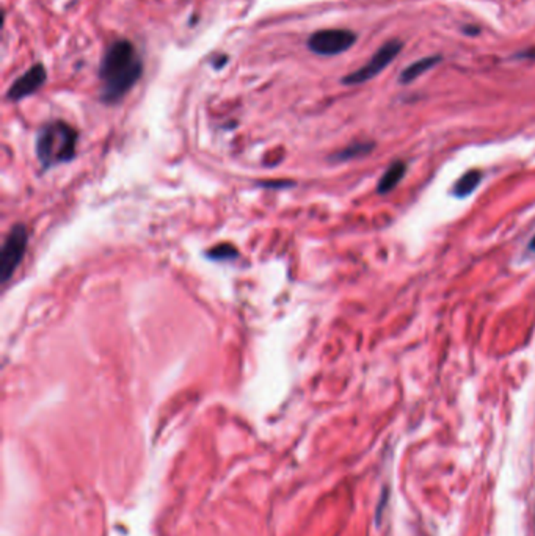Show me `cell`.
Instances as JSON below:
<instances>
[{"label":"cell","instance_id":"obj_1","mask_svg":"<svg viewBox=\"0 0 535 536\" xmlns=\"http://www.w3.org/2000/svg\"><path fill=\"white\" fill-rule=\"evenodd\" d=\"M143 74V62L129 40H117L102 57L99 68L101 99L117 104L128 94Z\"/></svg>","mask_w":535,"mask_h":536},{"label":"cell","instance_id":"obj_2","mask_svg":"<svg viewBox=\"0 0 535 536\" xmlns=\"http://www.w3.org/2000/svg\"><path fill=\"white\" fill-rule=\"evenodd\" d=\"M77 140V130L68 123L52 121L43 126L37 135V155L41 165L52 168L73 160Z\"/></svg>","mask_w":535,"mask_h":536},{"label":"cell","instance_id":"obj_3","mask_svg":"<svg viewBox=\"0 0 535 536\" xmlns=\"http://www.w3.org/2000/svg\"><path fill=\"white\" fill-rule=\"evenodd\" d=\"M28 231L24 225H16L10 229L7 239L0 250V282L10 281L16 268L22 262V257L27 251Z\"/></svg>","mask_w":535,"mask_h":536},{"label":"cell","instance_id":"obj_4","mask_svg":"<svg viewBox=\"0 0 535 536\" xmlns=\"http://www.w3.org/2000/svg\"><path fill=\"white\" fill-rule=\"evenodd\" d=\"M402 51V41L399 40H391L388 43H384L380 49H378L374 57H372L368 63L362 68L350 72L342 79L344 85H359L371 79H374L375 76L380 74L383 69H387L389 63L399 55Z\"/></svg>","mask_w":535,"mask_h":536},{"label":"cell","instance_id":"obj_5","mask_svg":"<svg viewBox=\"0 0 535 536\" xmlns=\"http://www.w3.org/2000/svg\"><path fill=\"white\" fill-rule=\"evenodd\" d=\"M357 43V35L346 28H327L312 33L308 47L317 55H338L350 49Z\"/></svg>","mask_w":535,"mask_h":536},{"label":"cell","instance_id":"obj_6","mask_svg":"<svg viewBox=\"0 0 535 536\" xmlns=\"http://www.w3.org/2000/svg\"><path fill=\"white\" fill-rule=\"evenodd\" d=\"M47 79L44 66L38 63L30 68L27 72H24L21 77L11 83V87L7 92V99L10 101H21L24 98H28L33 93H37L38 89L44 85Z\"/></svg>","mask_w":535,"mask_h":536},{"label":"cell","instance_id":"obj_7","mask_svg":"<svg viewBox=\"0 0 535 536\" xmlns=\"http://www.w3.org/2000/svg\"><path fill=\"white\" fill-rule=\"evenodd\" d=\"M405 173H407V165L404 164V162H394V164L391 165L387 171H384L380 180H378V185H377L378 193H382V195L389 193V191L393 190L396 185H399L402 178L405 176Z\"/></svg>","mask_w":535,"mask_h":536},{"label":"cell","instance_id":"obj_8","mask_svg":"<svg viewBox=\"0 0 535 536\" xmlns=\"http://www.w3.org/2000/svg\"><path fill=\"white\" fill-rule=\"evenodd\" d=\"M440 62H441V57L440 55H430V57H425V58L418 60V62H414L413 64H410V66H408V68H405L404 71H402L400 83H410L413 80H416L419 76H423L424 72L432 69V68H434V66H436Z\"/></svg>","mask_w":535,"mask_h":536},{"label":"cell","instance_id":"obj_9","mask_svg":"<svg viewBox=\"0 0 535 536\" xmlns=\"http://www.w3.org/2000/svg\"><path fill=\"white\" fill-rule=\"evenodd\" d=\"M480 180H482V171L479 170H471L463 174V176L457 180L452 193L459 198H466L470 196L474 190L477 189Z\"/></svg>","mask_w":535,"mask_h":536},{"label":"cell","instance_id":"obj_10","mask_svg":"<svg viewBox=\"0 0 535 536\" xmlns=\"http://www.w3.org/2000/svg\"><path fill=\"white\" fill-rule=\"evenodd\" d=\"M372 144L369 143H355L352 144V146L346 148L344 150H341V153L334 154V160H348V159H353V157H358V155H364L368 154L369 150H372Z\"/></svg>","mask_w":535,"mask_h":536},{"label":"cell","instance_id":"obj_11","mask_svg":"<svg viewBox=\"0 0 535 536\" xmlns=\"http://www.w3.org/2000/svg\"><path fill=\"white\" fill-rule=\"evenodd\" d=\"M209 257L212 259H220V261H225V259H234L237 257V250L234 248L232 245H219L215 246V248L210 250L209 252Z\"/></svg>","mask_w":535,"mask_h":536},{"label":"cell","instance_id":"obj_12","mask_svg":"<svg viewBox=\"0 0 535 536\" xmlns=\"http://www.w3.org/2000/svg\"><path fill=\"white\" fill-rule=\"evenodd\" d=\"M516 58H535V47H531L529 52H520Z\"/></svg>","mask_w":535,"mask_h":536},{"label":"cell","instance_id":"obj_13","mask_svg":"<svg viewBox=\"0 0 535 536\" xmlns=\"http://www.w3.org/2000/svg\"><path fill=\"white\" fill-rule=\"evenodd\" d=\"M465 33H468V35H474V33H479V28H473V27H468V28H465Z\"/></svg>","mask_w":535,"mask_h":536},{"label":"cell","instance_id":"obj_14","mask_svg":"<svg viewBox=\"0 0 535 536\" xmlns=\"http://www.w3.org/2000/svg\"><path fill=\"white\" fill-rule=\"evenodd\" d=\"M529 246H531V250L535 251V237L532 239V242H531V245H529Z\"/></svg>","mask_w":535,"mask_h":536}]
</instances>
